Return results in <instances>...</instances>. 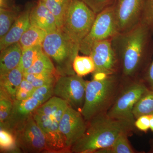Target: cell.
Here are the masks:
<instances>
[{"instance_id": "1", "label": "cell", "mask_w": 153, "mask_h": 153, "mask_svg": "<svg viewBox=\"0 0 153 153\" xmlns=\"http://www.w3.org/2000/svg\"><path fill=\"white\" fill-rule=\"evenodd\" d=\"M83 136L72 147L70 152L96 153L111 146L121 134L128 132L134 125L127 121L100 114L88 122Z\"/></svg>"}, {"instance_id": "2", "label": "cell", "mask_w": 153, "mask_h": 153, "mask_svg": "<svg viewBox=\"0 0 153 153\" xmlns=\"http://www.w3.org/2000/svg\"><path fill=\"white\" fill-rule=\"evenodd\" d=\"M149 30L147 25L140 22L131 30L118 33L111 39L125 76H132L139 68L143 57Z\"/></svg>"}, {"instance_id": "3", "label": "cell", "mask_w": 153, "mask_h": 153, "mask_svg": "<svg viewBox=\"0 0 153 153\" xmlns=\"http://www.w3.org/2000/svg\"><path fill=\"white\" fill-rule=\"evenodd\" d=\"M43 51L54 62L60 76L74 75V59L79 47L74 44L60 30L47 34L42 44Z\"/></svg>"}, {"instance_id": "4", "label": "cell", "mask_w": 153, "mask_h": 153, "mask_svg": "<svg viewBox=\"0 0 153 153\" xmlns=\"http://www.w3.org/2000/svg\"><path fill=\"white\" fill-rule=\"evenodd\" d=\"M117 88L118 80L114 75L87 81L85 100L80 111L86 122L104 113L114 98Z\"/></svg>"}, {"instance_id": "5", "label": "cell", "mask_w": 153, "mask_h": 153, "mask_svg": "<svg viewBox=\"0 0 153 153\" xmlns=\"http://www.w3.org/2000/svg\"><path fill=\"white\" fill-rule=\"evenodd\" d=\"M97 14L79 0H71L60 30L76 46L90 32Z\"/></svg>"}, {"instance_id": "6", "label": "cell", "mask_w": 153, "mask_h": 153, "mask_svg": "<svg viewBox=\"0 0 153 153\" xmlns=\"http://www.w3.org/2000/svg\"><path fill=\"white\" fill-rule=\"evenodd\" d=\"M114 2L97 15L90 32L79 46V51L83 55L89 56L94 44L112 39L118 34L115 17Z\"/></svg>"}, {"instance_id": "7", "label": "cell", "mask_w": 153, "mask_h": 153, "mask_svg": "<svg viewBox=\"0 0 153 153\" xmlns=\"http://www.w3.org/2000/svg\"><path fill=\"white\" fill-rule=\"evenodd\" d=\"M86 84L87 81L76 74L59 76L54 85L53 96L81 111L85 100Z\"/></svg>"}, {"instance_id": "8", "label": "cell", "mask_w": 153, "mask_h": 153, "mask_svg": "<svg viewBox=\"0 0 153 153\" xmlns=\"http://www.w3.org/2000/svg\"><path fill=\"white\" fill-rule=\"evenodd\" d=\"M143 84L134 82L122 91L106 114L109 117L127 121L134 125L135 118L133 114L135 105L147 91Z\"/></svg>"}, {"instance_id": "9", "label": "cell", "mask_w": 153, "mask_h": 153, "mask_svg": "<svg viewBox=\"0 0 153 153\" xmlns=\"http://www.w3.org/2000/svg\"><path fill=\"white\" fill-rule=\"evenodd\" d=\"M13 133L17 146L21 152L29 153L49 152L44 133L33 115Z\"/></svg>"}, {"instance_id": "10", "label": "cell", "mask_w": 153, "mask_h": 153, "mask_svg": "<svg viewBox=\"0 0 153 153\" xmlns=\"http://www.w3.org/2000/svg\"><path fill=\"white\" fill-rule=\"evenodd\" d=\"M87 124L81 112L68 104L59 123V129L67 152L84 135Z\"/></svg>"}, {"instance_id": "11", "label": "cell", "mask_w": 153, "mask_h": 153, "mask_svg": "<svg viewBox=\"0 0 153 153\" xmlns=\"http://www.w3.org/2000/svg\"><path fill=\"white\" fill-rule=\"evenodd\" d=\"M146 0H116L114 13L118 33L131 30L141 22Z\"/></svg>"}, {"instance_id": "12", "label": "cell", "mask_w": 153, "mask_h": 153, "mask_svg": "<svg viewBox=\"0 0 153 153\" xmlns=\"http://www.w3.org/2000/svg\"><path fill=\"white\" fill-rule=\"evenodd\" d=\"M89 56L92 58L95 70L93 74L101 73L107 76L113 75L119 62L111 39L97 42L94 45Z\"/></svg>"}, {"instance_id": "13", "label": "cell", "mask_w": 153, "mask_h": 153, "mask_svg": "<svg viewBox=\"0 0 153 153\" xmlns=\"http://www.w3.org/2000/svg\"><path fill=\"white\" fill-rule=\"evenodd\" d=\"M33 117L44 133L49 152H67L59 129L61 118L33 113Z\"/></svg>"}, {"instance_id": "14", "label": "cell", "mask_w": 153, "mask_h": 153, "mask_svg": "<svg viewBox=\"0 0 153 153\" xmlns=\"http://www.w3.org/2000/svg\"><path fill=\"white\" fill-rule=\"evenodd\" d=\"M42 104L33 97L25 100H15L8 119L4 125L1 128L7 129L13 132L32 116L33 113Z\"/></svg>"}, {"instance_id": "15", "label": "cell", "mask_w": 153, "mask_h": 153, "mask_svg": "<svg viewBox=\"0 0 153 153\" xmlns=\"http://www.w3.org/2000/svg\"><path fill=\"white\" fill-rule=\"evenodd\" d=\"M32 7L29 6L27 8L20 13L9 32L1 38V51L12 44L19 42L23 34L31 27L30 14Z\"/></svg>"}, {"instance_id": "16", "label": "cell", "mask_w": 153, "mask_h": 153, "mask_svg": "<svg viewBox=\"0 0 153 153\" xmlns=\"http://www.w3.org/2000/svg\"><path fill=\"white\" fill-rule=\"evenodd\" d=\"M30 20L31 25L44 30L47 34L58 30L55 17L41 0L31 8Z\"/></svg>"}, {"instance_id": "17", "label": "cell", "mask_w": 153, "mask_h": 153, "mask_svg": "<svg viewBox=\"0 0 153 153\" xmlns=\"http://www.w3.org/2000/svg\"><path fill=\"white\" fill-rule=\"evenodd\" d=\"M22 54V49L19 42L1 50L0 76L4 75L19 66Z\"/></svg>"}, {"instance_id": "18", "label": "cell", "mask_w": 153, "mask_h": 153, "mask_svg": "<svg viewBox=\"0 0 153 153\" xmlns=\"http://www.w3.org/2000/svg\"><path fill=\"white\" fill-rule=\"evenodd\" d=\"M24 74L19 66L0 76V91L15 100L17 90L24 79Z\"/></svg>"}, {"instance_id": "19", "label": "cell", "mask_w": 153, "mask_h": 153, "mask_svg": "<svg viewBox=\"0 0 153 153\" xmlns=\"http://www.w3.org/2000/svg\"><path fill=\"white\" fill-rule=\"evenodd\" d=\"M47 34L44 30L31 25L23 34L19 41L22 50L39 45L42 46Z\"/></svg>"}, {"instance_id": "20", "label": "cell", "mask_w": 153, "mask_h": 153, "mask_svg": "<svg viewBox=\"0 0 153 153\" xmlns=\"http://www.w3.org/2000/svg\"><path fill=\"white\" fill-rule=\"evenodd\" d=\"M53 14L56 20L57 29L60 30L71 0H41Z\"/></svg>"}, {"instance_id": "21", "label": "cell", "mask_w": 153, "mask_h": 153, "mask_svg": "<svg viewBox=\"0 0 153 153\" xmlns=\"http://www.w3.org/2000/svg\"><path fill=\"white\" fill-rule=\"evenodd\" d=\"M20 14L16 7L0 8V38L9 32Z\"/></svg>"}, {"instance_id": "22", "label": "cell", "mask_w": 153, "mask_h": 153, "mask_svg": "<svg viewBox=\"0 0 153 153\" xmlns=\"http://www.w3.org/2000/svg\"><path fill=\"white\" fill-rule=\"evenodd\" d=\"M133 114L137 119L143 115L153 114V90L146 91L134 106Z\"/></svg>"}, {"instance_id": "23", "label": "cell", "mask_w": 153, "mask_h": 153, "mask_svg": "<svg viewBox=\"0 0 153 153\" xmlns=\"http://www.w3.org/2000/svg\"><path fill=\"white\" fill-rule=\"evenodd\" d=\"M24 73H44L54 74L58 75L55 65L52 60L44 52L42 53L41 56L32 66L25 71Z\"/></svg>"}, {"instance_id": "24", "label": "cell", "mask_w": 153, "mask_h": 153, "mask_svg": "<svg viewBox=\"0 0 153 153\" xmlns=\"http://www.w3.org/2000/svg\"><path fill=\"white\" fill-rule=\"evenodd\" d=\"M1 152L19 153L21 152L17 146L14 133L5 128L0 130Z\"/></svg>"}, {"instance_id": "25", "label": "cell", "mask_w": 153, "mask_h": 153, "mask_svg": "<svg viewBox=\"0 0 153 153\" xmlns=\"http://www.w3.org/2000/svg\"><path fill=\"white\" fill-rule=\"evenodd\" d=\"M43 52L41 45L22 50V58L19 66L24 73L32 66Z\"/></svg>"}, {"instance_id": "26", "label": "cell", "mask_w": 153, "mask_h": 153, "mask_svg": "<svg viewBox=\"0 0 153 153\" xmlns=\"http://www.w3.org/2000/svg\"><path fill=\"white\" fill-rule=\"evenodd\" d=\"M128 132L121 134L111 146L102 149L96 153H133L134 151L131 148L127 138Z\"/></svg>"}, {"instance_id": "27", "label": "cell", "mask_w": 153, "mask_h": 153, "mask_svg": "<svg viewBox=\"0 0 153 153\" xmlns=\"http://www.w3.org/2000/svg\"><path fill=\"white\" fill-rule=\"evenodd\" d=\"M73 67L76 74L80 76L93 73L95 70L94 62L91 56L88 55H77L73 62Z\"/></svg>"}, {"instance_id": "28", "label": "cell", "mask_w": 153, "mask_h": 153, "mask_svg": "<svg viewBox=\"0 0 153 153\" xmlns=\"http://www.w3.org/2000/svg\"><path fill=\"white\" fill-rule=\"evenodd\" d=\"M59 76L54 74H24V78L36 88L44 85H54Z\"/></svg>"}, {"instance_id": "29", "label": "cell", "mask_w": 153, "mask_h": 153, "mask_svg": "<svg viewBox=\"0 0 153 153\" xmlns=\"http://www.w3.org/2000/svg\"><path fill=\"white\" fill-rule=\"evenodd\" d=\"M14 100L0 91V127L7 122L11 114Z\"/></svg>"}, {"instance_id": "30", "label": "cell", "mask_w": 153, "mask_h": 153, "mask_svg": "<svg viewBox=\"0 0 153 153\" xmlns=\"http://www.w3.org/2000/svg\"><path fill=\"white\" fill-rule=\"evenodd\" d=\"M36 88L24 77L23 80L17 90L16 99L19 100H25L32 97Z\"/></svg>"}, {"instance_id": "31", "label": "cell", "mask_w": 153, "mask_h": 153, "mask_svg": "<svg viewBox=\"0 0 153 153\" xmlns=\"http://www.w3.org/2000/svg\"><path fill=\"white\" fill-rule=\"evenodd\" d=\"M54 85H44L36 88L32 97L43 104L53 97Z\"/></svg>"}, {"instance_id": "32", "label": "cell", "mask_w": 153, "mask_h": 153, "mask_svg": "<svg viewBox=\"0 0 153 153\" xmlns=\"http://www.w3.org/2000/svg\"><path fill=\"white\" fill-rule=\"evenodd\" d=\"M84 3L97 15L105 9L111 5L116 0H79Z\"/></svg>"}, {"instance_id": "33", "label": "cell", "mask_w": 153, "mask_h": 153, "mask_svg": "<svg viewBox=\"0 0 153 153\" xmlns=\"http://www.w3.org/2000/svg\"><path fill=\"white\" fill-rule=\"evenodd\" d=\"M141 22L153 29V0H146Z\"/></svg>"}, {"instance_id": "34", "label": "cell", "mask_w": 153, "mask_h": 153, "mask_svg": "<svg viewBox=\"0 0 153 153\" xmlns=\"http://www.w3.org/2000/svg\"><path fill=\"white\" fill-rule=\"evenodd\" d=\"M151 115H143L137 119L134 126L142 131H146L150 128Z\"/></svg>"}, {"instance_id": "35", "label": "cell", "mask_w": 153, "mask_h": 153, "mask_svg": "<svg viewBox=\"0 0 153 153\" xmlns=\"http://www.w3.org/2000/svg\"><path fill=\"white\" fill-rule=\"evenodd\" d=\"M148 78L150 85L153 89V60L148 71Z\"/></svg>"}, {"instance_id": "36", "label": "cell", "mask_w": 153, "mask_h": 153, "mask_svg": "<svg viewBox=\"0 0 153 153\" xmlns=\"http://www.w3.org/2000/svg\"><path fill=\"white\" fill-rule=\"evenodd\" d=\"M150 128L153 131V114L151 115L150 120Z\"/></svg>"}]
</instances>
